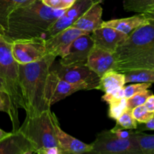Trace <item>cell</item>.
Masks as SVG:
<instances>
[{
    "label": "cell",
    "mask_w": 154,
    "mask_h": 154,
    "mask_svg": "<svg viewBox=\"0 0 154 154\" xmlns=\"http://www.w3.org/2000/svg\"><path fill=\"white\" fill-rule=\"evenodd\" d=\"M136 133L129 138H122L111 130L102 131L90 144L92 149L90 153L142 154L135 138Z\"/></svg>",
    "instance_id": "8992f818"
},
{
    "label": "cell",
    "mask_w": 154,
    "mask_h": 154,
    "mask_svg": "<svg viewBox=\"0 0 154 154\" xmlns=\"http://www.w3.org/2000/svg\"><path fill=\"white\" fill-rule=\"evenodd\" d=\"M144 126L143 129H147V130H154V115L153 117L147 122L146 123H144Z\"/></svg>",
    "instance_id": "836d02e7"
},
{
    "label": "cell",
    "mask_w": 154,
    "mask_h": 154,
    "mask_svg": "<svg viewBox=\"0 0 154 154\" xmlns=\"http://www.w3.org/2000/svg\"><path fill=\"white\" fill-rule=\"evenodd\" d=\"M147 23H149L148 20L144 16V14L141 13L129 17L114 19L108 21L103 20L102 26L111 27L121 32L129 35L138 27Z\"/></svg>",
    "instance_id": "ac0fdd59"
},
{
    "label": "cell",
    "mask_w": 154,
    "mask_h": 154,
    "mask_svg": "<svg viewBox=\"0 0 154 154\" xmlns=\"http://www.w3.org/2000/svg\"><path fill=\"white\" fill-rule=\"evenodd\" d=\"M126 84L124 73L117 72L115 70L108 71L102 77H100L98 90L105 93H110L113 90L123 87Z\"/></svg>",
    "instance_id": "d6986e66"
},
{
    "label": "cell",
    "mask_w": 154,
    "mask_h": 154,
    "mask_svg": "<svg viewBox=\"0 0 154 154\" xmlns=\"http://www.w3.org/2000/svg\"><path fill=\"white\" fill-rule=\"evenodd\" d=\"M143 14L147 17V19L148 20L149 23L154 25V6Z\"/></svg>",
    "instance_id": "1f68e13d"
},
{
    "label": "cell",
    "mask_w": 154,
    "mask_h": 154,
    "mask_svg": "<svg viewBox=\"0 0 154 154\" xmlns=\"http://www.w3.org/2000/svg\"><path fill=\"white\" fill-rule=\"evenodd\" d=\"M90 34L85 33L77 38L59 63L65 66H86L90 51L94 47V42Z\"/></svg>",
    "instance_id": "9c48e42d"
},
{
    "label": "cell",
    "mask_w": 154,
    "mask_h": 154,
    "mask_svg": "<svg viewBox=\"0 0 154 154\" xmlns=\"http://www.w3.org/2000/svg\"><path fill=\"white\" fill-rule=\"evenodd\" d=\"M51 109L34 117H26L17 131L32 144L35 153L42 154L49 147H59L55 135Z\"/></svg>",
    "instance_id": "5b68a950"
},
{
    "label": "cell",
    "mask_w": 154,
    "mask_h": 154,
    "mask_svg": "<svg viewBox=\"0 0 154 154\" xmlns=\"http://www.w3.org/2000/svg\"><path fill=\"white\" fill-rule=\"evenodd\" d=\"M87 66L99 77H102L106 72L114 69V55L112 53L94 45L89 55Z\"/></svg>",
    "instance_id": "e0dca14e"
},
{
    "label": "cell",
    "mask_w": 154,
    "mask_h": 154,
    "mask_svg": "<svg viewBox=\"0 0 154 154\" xmlns=\"http://www.w3.org/2000/svg\"><path fill=\"white\" fill-rule=\"evenodd\" d=\"M135 138L142 154H154V135L137 132Z\"/></svg>",
    "instance_id": "cb8c5ba5"
},
{
    "label": "cell",
    "mask_w": 154,
    "mask_h": 154,
    "mask_svg": "<svg viewBox=\"0 0 154 154\" xmlns=\"http://www.w3.org/2000/svg\"><path fill=\"white\" fill-rule=\"evenodd\" d=\"M116 126L125 129H137L138 122L135 120L132 114V110L126 109L116 120Z\"/></svg>",
    "instance_id": "d4e9b609"
},
{
    "label": "cell",
    "mask_w": 154,
    "mask_h": 154,
    "mask_svg": "<svg viewBox=\"0 0 154 154\" xmlns=\"http://www.w3.org/2000/svg\"><path fill=\"white\" fill-rule=\"evenodd\" d=\"M66 10L51 8L42 0L20 6L9 15L5 36L11 41L45 38L51 26Z\"/></svg>",
    "instance_id": "6da1fadb"
},
{
    "label": "cell",
    "mask_w": 154,
    "mask_h": 154,
    "mask_svg": "<svg viewBox=\"0 0 154 154\" xmlns=\"http://www.w3.org/2000/svg\"><path fill=\"white\" fill-rule=\"evenodd\" d=\"M147 110L154 114V95L152 94L147 99L146 102L144 104Z\"/></svg>",
    "instance_id": "4dcf8cb0"
},
{
    "label": "cell",
    "mask_w": 154,
    "mask_h": 154,
    "mask_svg": "<svg viewBox=\"0 0 154 154\" xmlns=\"http://www.w3.org/2000/svg\"><path fill=\"white\" fill-rule=\"evenodd\" d=\"M0 79L5 86L9 98L8 115L12 123V132L20 128L18 111L24 108L21 95L19 77V63L14 60L11 52V41L0 33Z\"/></svg>",
    "instance_id": "277c9868"
},
{
    "label": "cell",
    "mask_w": 154,
    "mask_h": 154,
    "mask_svg": "<svg viewBox=\"0 0 154 154\" xmlns=\"http://www.w3.org/2000/svg\"><path fill=\"white\" fill-rule=\"evenodd\" d=\"M85 33L89 32L74 27H68L51 37L45 38L47 52L56 57H63L67 53L71 44L77 38Z\"/></svg>",
    "instance_id": "7c38bea8"
},
{
    "label": "cell",
    "mask_w": 154,
    "mask_h": 154,
    "mask_svg": "<svg viewBox=\"0 0 154 154\" xmlns=\"http://www.w3.org/2000/svg\"><path fill=\"white\" fill-rule=\"evenodd\" d=\"M35 149L30 141L19 131L0 141V154H32Z\"/></svg>",
    "instance_id": "9a60e30c"
},
{
    "label": "cell",
    "mask_w": 154,
    "mask_h": 154,
    "mask_svg": "<svg viewBox=\"0 0 154 154\" xmlns=\"http://www.w3.org/2000/svg\"><path fill=\"white\" fill-rule=\"evenodd\" d=\"M123 8L127 12L144 13L154 6V0H123Z\"/></svg>",
    "instance_id": "603a6c76"
},
{
    "label": "cell",
    "mask_w": 154,
    "mask_h": 154,
    "mask_svg": "<svg viewBox=\"0 0 154 154\" xmlns=\"http://www.w3.org/2000/svg\"><path fill=\"white\" fill-rule=\"evenodd\" d=\"M127 83H154V69H140L124 72Z\"/></svg>",
    "instance_id": "44dd1931"
},
{
    "label": "cell",
    "mask_w": 154,
    "mask_h": 154,
    "mask_svg": "<svg viewBox=\"0 0 154 154\" xmlns=\"http://www.w3.org/2000/svg\"><path fill=\"white\" fill-rule=\"evenodd\" d=\"M132 114L135 120L139 123H146L153 117V113L150 112L144 105H139L132 110Z\"/></svg>",
    "instance_id": "4316f807"
},
{
    "label": "cell",
    "mask_w": 154,
    "mask_h": 154,
    "mask_svg": "<svg viewBox=\"0 0 154 154\" xmlns=\"http://www.w3.org/2000/svg\"><path fill=\"white\" fill-rule=\"evenodd\" d=\"M45 5L54 9H66L70 8L76 0H42Z\"/></svg>",
    "instance_id": "f1b7e54d"
},
{
    "label": "cell",
    "mask_w": 154,
    "mask_h": 154,
    "mask_svg": "<svg viewBox=\"0 0 154 154\" xmlns=\"http://www.w3.org/2000/svg\"><path fill=\"white\" fill-rule=\"evenodd\" d=\"M0 94L3 96L5 101L6 107H7V112L6 114H8L9 111V98L8 95V92L6 90L5 86L3 81L0 79Z\"/></svg>",
    "instance_id": "f546056e"
},
{
    "label": "cell",
    "mask_w": 154,
    "mask_h": 154,
    "mask_svg": "<svg viewBox=\"0 0 154 154\" xmlns=\"http://www.w3.org/2000/svg\"><path fill=\"white\" fill-rule=\"evenodd\" d=\"M11 133V132H5L4 130L0 129V141H2L4 138H5L6 137H8V135H10Z\"/></svg>",
    "instance_id": "d590c367"
},
{
    "label": "cell",
    "mask_w": 154,
    "mask_h": 154,
    "mask_svg": "<svg viewBox=\"0 0 154 154\" xmlns=\"http://www.w3.org/2000/svg\"><path fill=\"white\" fill-rule=\"evenodd\" d=\"M151 83H134L133 84L123 87V95L125 99H128L136 93L147 90L151 87Z\"/></svg>",
    "instance_id": "83f0119b"
},
{
    "label": "cell",
    "mask_w": 154,
    "mask_h": 154,
    "mask_svg": "<svg viewBox=\"0 0 154 154\" xmlns=\"http://www.w3.org/2000/svg\"><path fill=\"white\" fill-rule=\"evenodd\" d=\"M35 0H0V33L5 35L8 29L9 15L17 8Z\"/></svg>",
    "instance_id": "ffe728a7"
},
{
    "label": "cell",
    "mask_w": 154,
    "mask_h": 154,
    "mask_svg": "<svg viewBox=\"0 0 154 154\" xmlns=\"http://www.w3.org/2000/svg\"><path fill=\"white\" fill-rule=\"evenodd\" d=\"M104 102L109 105L108 117L113 120H117L127 109V99L125 98H108Z\"/></svg>",
    "instance_id": "7402d4cb"
},
{
    "label": "cell",
    "mask_w": 154,
    "mask_h": 154,
    "mask_svg": "<svg viewBox=\"0 0 154 154\" xmlns=\"http://www.w3.org/2000/svg\"><path fill=\"white\" fill-rule=\"evenodd\" d=\"M87 90V87L82 84H72L59 78L51 68L48 83V100L50 106L66 99L75 92Z\"/></svg>",
    "instance_id": "8fae6325"
},
{
    "label": "cell",
    "mask_w": 154,
    "mask_h": 154,
    "mask_svg": "<svg viewBox=\"0 0 154 154\" xmlns=\"http://www.w3.org/2000/svg\"><path fill=\"white\" fill-rule=\"evenodd\" d=\"M95 2V0H76L70 8L66 9L63 14L54 22L47 33L45 38L51 37L59 32L70 27L76 22L86 11Z\"/></svg>",
    "instance_id": "30bf717a"
},
{
    "label": "cell",
    "mask_w": 154,
    "mask_h": 154,
    "mask_svg": "<svg viewBox=\"0 0 154 154\" xmlns=\"http://www.w3.org/2000/svg\"><path fill=\"white\" fill-rule=\"evenodd\" d=\"M56 58L48 54L38 61L19 64L20 84L26 117L37 116L51 109L47 92L51 68Z\"/></svg>",
    "instance_id": "7a4b0ae2"
},
{
    "label": "cell",
    "mask_w": 154,
    "mask_h": 154,
    "mask_svg": "<svg viewBox=\"0 0 154 154\" xmlns=\"http://www.w3.org/2000/svg\"><path fill=\"white\" fill-rule=\"evenodd\" d=\"M11 52L19 64L38 61L47 55L45 38H33L11 41Z\"/></svg>",
    "instance_id": "ba28073f"
},
{
    "label": "cell",
    "mask_w": 154,
    "mask_h": 154,
    "mask_svg": "<svg viewBox=\"0 0 154 154\" xmlns=\"http://www.w3.org/2000/svg\"><path fill=\"white\" fill-rule=\"evenodd\" d=\"M0 111H3V112H7V107H6L5 101L3 96L0 94Z\"/></svg>",
    "instance_id": "e575fe53"
},
{
    "label": "cell",
    "mask_w": 154,
    "mask_h": 154,
    "mask_svg": "<svg viewBox=\"0 0 154 154\" xmlns=\"http://www.w3.org/2000/svg\"><path fill=\"white\" fill-rule=\"evenodd\" d=\"M102 7L101 5V0L95 1L90 8L86 11L84 14L74 23L71 27L78 29L82 31L91 33L96 29L102 26Z\"/></svg>",
    "instance_id": "2e32d148"
},
{
    "label": "cell",
    "mask_w": 154,
    "mask_h": 154,
    "mask_svg": "<svg viewBox=\"0 0 154 154\" xmlns=\"http://www.w3.org/2000/svg\"><path fill=\"white\" fill-rule=\"evenodd\" d=\"M129 35L121 32L115 29L101 26L91 32L95 46L114 54L117 47Z\"/></svg>",
    "instance_id": "5bb4252c"
},
{
    "label": "cell",
    "mask_w": 154,
    "mask_h": 154,
    "mask_svg": "<svg viewBox=\"0 0 154 154\" xmlns=\"http://www.w3.org/2000/svg\"><path fill=\"white\" fill-rule=\"evenodd\" d=\"M42 154H62L61 150L59 147H49V148L46 149L44 150Z\"/></svg>",
    "instance_id": "d6a6232c"
},
{
    "label": "cell",
    "mask_w": 154,
    "mask_h": 154,
    "mask_svg": "<svg viewBox=\"0 0 154 154\" xmlns=\"http://www.w3.org/2000/svg\"><path fill=\"white\" fill-rule=\"evenodd\" d=\"M51 70L60 78L72 83L82 84L88 90H98L100 77L88 66H62L60 63L51 66Z\"/></svg>",
    "instance_id": "52a82bcc"
},
{
    "label": "cell",
    "mask_w": 154,
    "mask_h": 154,
    "mask_svg": "<svg viewBox=\"0 0 154 154\" xmlns=\"http://www.w3.org/2000/svg\"><path fill=\"white\" fill-rule=\"evenodd\" d=\"M113 55V70L117 72L154 69V25L144 24L133 30Z\"/></svg>",
    "instance_id": "3957f363"
},
{
    "label": "cell",
    "mask_w": 154,
    "mask_h": 154,
    "mask_svg": "<svg viewBox=\"0 0 154 154\" xmlns=\"http://www.w3.org/2000/svg\"><path fill=\"white\" fill-rule=\"evenodd\" d=\"M152 94H153V92L151 90H149L148 89L136 93L127 99V108L129 110H132L135 107L144 105L147 98Z\"/></svg>",
    "instance_id": "484cf974"
},
{
    "label": "cell",
    "mask_w": 154,
    "mask_h": 154,
    "mask_svg": "<svg viewBox=\"0 0 154 154\" xmlns=\"http://www.w3.org/2000/svg\"><path fill=\"white\" fill-rule=\"evenodd\" d=\"M53 124L55 130L56 138L58 143L59 148L62 154H82L90 153L91 144H87L75 137L69 135L61 129L58 119L54 112L51 113Z\"/></svg>",
    "instance_id": "4fadbf2b"
}]
</instances>
